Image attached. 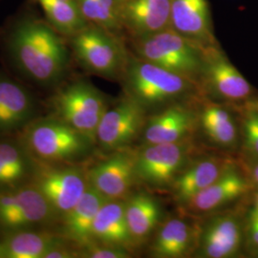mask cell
<instances>
[{
  "label": "cell",
  "mask_w": 258,
  "mask_h": 258,
  "mask_svg": "<svg viewBox=\"0 0 258 258\" xmlns=\"http://www.w3.org/2000/svg\"><path fill=\"white\" fill-rule=\"evenodd\" d=\"M120 19L133 39L171 28V0H127L120 4Z\"/></svg>",
  "instance_id": "obj_16"
},
{
  "label": "cell",
  "mask_w": 258,
  "mask_h": 258,
  "mask_svg": "<svg viewBox=\"0 0 258 258\" xmlns=\"http://www.w3.org/2000/svg\"><path fill=\"white\" fill-rule=\"evenodd\" d=\"M199 126L213 144L231 148L237 143L238 130L229 109L216 102L206 103L199 111Z\"/></svg>",
  "instance_id": "obj_26"
},
{
  "label": "cell",
  "mask_w": 258,
  "mask_h": 258,
  "mask_svg": "<svg viewBox=\"0 0 258 258\" xmlns=\"http://www.w3.org/2000/svg\"><path fill=\"white\" fill-rule=\"evenodd\" d=\"M198 126L199 112L186 102H174L147 119L143 140L145 145L183 142L188 140Z\"/></svg>",
  "instance_id": "obj_14"
},
{
  "label": "cell",
  "mask_w": 258,
  "mask_h": 258,
  "mask_svg": "<svg viewBox=\"0 0 258 258\" xmlns=\"http://www.w3.org/2000/svg\"><path fill=\"white\" fill-rule=\"evenodd\" d=\"M250 185V182L231 166L218 180L182 207L191 214L214 212L247 194Z\"/></svg>",
  "instance_id": "obj_20"
},
{
  "label": "cell",
  "mask_w": 258,
  "mask_h": 258,
  "mask_svg": "<svg viewBox=\"0 0 258 258\" xmlns=\"http://www.w3.org/2000/svg\"><path fill=\"white\" fill-rule=\"evenodd\" d=\"M249 239L254 253L258 252V212L254 209L250 212L249 219Z\"/></svg>",
  "instance_id": "obj_31"
},
{
  "label": "cell",
  "mask_w": 258,
  "mask_h": 258,
  "mask_svg": "<svg viewBox=\"0 0 258 258\" xmlns=\"http://www.w3.org/2000/svg\"><path fill=\"white\" fill-rule=\"evenodd\" d=\"M19 135L42 164L80 165L96 147L91 139L50 114L37 118Z\"/></svg>",
  "instance_id": "obj_3"
},
{
  "label": "cell",
  "mask_w": 258,
  "mask_h": 258,
  "mask_svg": "<svg viewBox=\"0 0 258 258\" xmlns=\"http://www.w3.org/2000/svg\"><path fill=\"white\" fill-rule=\"evenodd\" d=\"M199 86L201 94L226 102H246L252 93L251 85L218 44L206 47Z\"/></svg>",
  "instance_id": "obj_12"
},
{
  "label": "cell",
  "mask_w": 258,
  "mask_h": 258,
  "mask_svg": "<svg viewBox=\"0 0 258 258\" xmlns=\"http://www.w3.org/2000/svg\"><path fill=\"white\" fill-rule=\"evenodd\" d=\"M106 199L90 185L74 208L62 216L56 227L65 238L79 249L94 242L93 225Z\"/></svg>",
  "instance_id": "obj_21"
},
{
  "label": "cell",
  "mask_w": 258,
  "mask_h": 258,
  "mask_svg": "<svg viewBox=\"0 0 258 258\" xmlns=\"http://www.w3.org/2000/svg\"><path fill=\"white\" fill-rule=\"evenodd\" d=\"M88 23L117 35L122 29L119 0H77Z\"/></svg>",
  "instance_id": "obj_28"
},
{
  "label": "cell",
  "mask_w": 258,
  "mask_h": 258,
  "mask_svg": "<svg viewBox=\"0 0 258 258\" xmlns=\"http://www.w3.org/2000/svg\"><path fill=\"white\" fill-rule=\"evenodd\" d=\"M66 240L56 229H30L6 234L0 242L3 258H44Z\"/></svg>",
  "instance_id": "obj_22"
},
{
  "label": "cell",
  "mask_w": 258,
  "mask_h": 258,
  "mask_svg": "<svg viewBox=\"0 0 258 258\" xmlns=\"http://www.w3.org/2000/svg\"><path fill=\"white\" fill-rule=\"evenodd\" d=\"M231 166L229 160L219 156L204 157L189 162L170 186L173 199L183 206L218 180Z\"/></svg>",
  "instance_id": "obj_18"
},
{
  "label": "cell",
  "mask_w": 258,
  "mask_h": 258,
  "mask_svg": "<svg viewBox=\"0 0 258 258\" xmlns=\"http://www.w3.org/2000/svg\"><path fill=\"white\" fill-rule=\"evenodd\" d=\"M59 219L34 184L0 192V236L30 229H56Z\"/></svg>",
  "instance_id": "obj_7"
},
{
  "label": "cell",
  "mask_w": 258,
  "mask_h": 258,
  "mask_svg": "<svg viewBox=\"0 0 258 258\" xmlns=\"http://www.w3.org/2000/svg\"><path fill=\"white\" fill-rule=\"evenodd\" d=\"M119 1H120V4H121V3H123V2H125V1H127V0H119Z\"/></svg>",
  "instance_id": "obj_36"
},
{
  "label": "cell",
  "mask_w": 258,
  "mask_h": 258,
  "mask_svg": "<svg viewBox=\"0 0 258 258\" xmlns=\"http://www.w3.org/2000/svg\"><path fill=\"white\" fill-rule=\"evenodd\" d=\"M243 149L253 161L258 160V111L246 107L242 120Z\"/></svg>",
  "instance_id": "obj_29"
},
{
  "label": "cell",
  "mask_w": 258,
  "mask_h": 258,
  "mask_svg": "<svg viewBox=\"0 0 258 258\" xmlns=\"http://www.w3.org/2000/svg\"><path fill=\"white\" fill-rule=\"evenodd\" d=\"M133 43L140 58L181 75L199 85L206 47L184 37L172 28L133 39Z\"/></svg>",
  "instance_id": "obj_4"
},
{
  "label": "cell",
  "mask_w": 258,
  "mask_h": 258,
  "mask_svg": "<svg viewBox=\"0 0 258 258\" xmlns=\"http://www.w3.org/2000/svg\"><path fill=\"white\" fill-rule=\"evenodd\" d=\"M255 254H258V252H257V253H255ZM257 256H258V255H257Z\"/></svg>",
  "instance_id": "obj_37"
},
{
  "label": "cell",
  "mask_w": 258,
  "mask_h": 258,
  "mask_svg": "<svg viewBox=\"0 0 258 258\" xmlns=\"http://www.w3.org/2000/svg\"><path fill=\"white\" fill-rule=\"evenodd\" d=\"M245 107L258 111V99H253V100H249V99L248 101H246Z\"/></svg>",
  "instance_id": "obj_33"
},
{
  "label": "cell",
  "mask_w": 258,
  "mask_h": 258,
  "mask_svg": "<svg viewBox=\"0 0 258 258\" xmlns=\"http://www.w3.org/2000/svg\"><path fill=\"white\" fill-rule=\"evenodd\" d=\"M0 258H3V251H2V246H1V242H0Z\"/></svg>",
  "instance_id": "obj_35"
},
{
  "label": "cell",
  "mask_w": 258,
  "mask_h": 258,
  "mask_svg": "<svg viewBox=\"0 0 258 258\" xmlns=\"http://www.w3.org/2000/svg\"><path fill=\"white\" fill-rule=\"evenodd\" d=\"M137 150L126 148L86 167L88 184L106 200H124L138 183L136 174Z\"/></svg>",
  "instance_id": "obj_10"
},
{
  "label": "cell",
  "mask_w": 258,
  "mask_h": 258,
  "mask_svg": "<svg viewBox=\"0 0 258 258\" xmlns=\"http://www.w3.org/2000/svg\"><path fill=\"white\" fill-rule=\"evenodd\" d=\"M132 252L128 249L92 242L86 247L80 249V257L83 258H128Z\"/></svg>",
  "instance_id": "obj_30"
},
{
  "label": "cell",
  "mask_w": 258,
  "mask_h": 258,
  "mask_svg": "<svg viewBox=\"0 0 258 258\" xmlns=\"http://www.w3.org/2000/svg\"><path fill=\"white\" fill-rule=\"evenodd\" d=\"M191 145L188 140L146 145L137 151L136 174L138 183L152 189L170 187L184 166L189 163Z\"/></svg>",
  "instance_id": "obj_8"
},
{
  "label": "cell",
  "mask_w": 258,
  "mask_h": 258,
  "mask_svg": "<svg viewBox=\"0 0 258 258\" xmlns=\"http://www.w3.org/2000/svg\"><path fill=\"white\" fill-rule=\"evenodd\" d=\"M249 182L251 184H255L258 186V160L254 161L253 166L249 170Z\"/></svg>",
  "instance_id": "obj_32"
},
{
  "label": "cell",
  "mask_w": 258,
  "mask_h": 258,
  "mask_svg": "<svg viewBox=\"0 0 258 258\" xmlns=\"http://www.w3.org/2000/svg\"><path fill=\"white\" fill-rule=\"evenodd\" d=\"M40 112L39 102L26 86L0 73V135L20 134Z\"/></svg>",
  "instance_id": "obj_13"
},
{
  "label": "cell",
  "mask_w": 258,
  "mask_h": 258,
  "mask_svg": "<svg viewBox=\"0 0 258 258\" xmlns=\"http://www.w3.org/2000/svg\"><path fill=\"white\" fill-rule=\"evenodd\" d=\"M93 239L105 245L136 249L129 232L124 212V200H106L98 212L93 225Z\"/></svg>",
  "instance_id": "obj_23"
},
{
  "label": "cell",
  "mask_w": 258,
  "mask_h": 258,
  "mask_svg": "<svg viewBox=\"0 0 258 258\" xmlns=\"http://www.w3.org/2000/svg\"><path fill=\"white\" fill-rule=\"evenodd\" d=\"M124 212L129 232L135 246L144 244L155 231L161 219V207L147 192L130 194L124 199Z\"/></svg>",
  "instance_id": "obj_25"
},
{
  "label": "cell",
  "mask_w": 258,
  "mask_h": 258,
  "mask_svg": "<svg viewBox=\"0 0 258 258\" xmlns=\"http://www.w3.org/2000/svg\"><path fill=\"white\" fill-rule=\"evenodd\" d=\"M199 231L180 218L167 219L158 229L150 248L153 257L181 258L197 247Z\"/></svg>",
  "instance_id": "obj_24"
},
{
  "label": "cell",
  "mask_w": 258,
  "mask_h": 258,
  "mask_svg": "<svg viewBox=\"0 0 258 258\" xmlns=\"http://www.w3.org/2000/svg\"><path fill=\"white\" fill-rule=\"evenodd\" d=\"M49 104L50 115L63 120L95 143L99 123L110 105L100 90L85 81L61 84Z\"/></svg>",
  "instance_id": "obj_5"
},
{
  "label": "cell",
  "mask_w": 258,
  "mask_h": 258,
  "mask_svg": "<svg viewBox=\"0 0 258 258\" xmlns=\"http://www.w3.org/2000/svg\"><path fill=\"white\" fill-rule=\"evenodd\" d=\"M39 165L19 134L0 135V192L33 184Z\"/></svg>",
  "instance_id": "obj_15"
},
{
  "label": "cell",
  "mask_w": 258,
  "mask_h": 258,
  "mask_svg": "<svg viewBox=\"0 0 258 258\" xmlns=\"http://www.w3.org/2000/svg\"><path fill=\"white\" fill-rule=\"evenodd\" d=\"M121 80L125 96L138 102L146 110L166 107L200 95L199 85L181 75L129 55Z\"/></svg>",
  "instance_id": "obj_2"
},
{
  "label": "cell",
  "mask_w": 258,
  "mask_h": 258,
  "mask_svg": "<svg viewBox=\"0 0 258 258\" xmlns=\"http://www.w3.org/2000/svg\"><path fill=\"white\" fill-rule=\"evenodd\" d=\"M76 59L84 70L107 80L122 78L129 55L117 35L88 24L71 37Z\"/></svg>",
  "instance_id": "obj_6"
},
{
  "label": "cell",
  "mask_w": 258,
  "mask_h": 258,
  "mask_svg": "<svg viewBox=\"0 0 258 258\" xmlns=\"http://www.w3.org/2000/svg\"><path fill=\"white\" fill-rule=\"evenodd\" d=\"M171 28L203 46L218 44L208 0H171Z\"/></svg>",
  "instance_id": "obj_17"
},
{
  "label": "cell",
  "mask_w": 258,
  "mask_h": 258,
  "mask_svg": "<svg viewBox=\"0 0 258 258\" xmlns=\"http://www.w3.org/2000/svg\"><path fill=\"white\" fill-rule=\"evenodd\" d=\"M49 22L26 18L6 37L10 62L24 80L45 89H56L67 74L70 55L64 39Z\"/></svg>",
  "instance_id": "obj_1"
},
{
  "label": "cell",
  "mask_w": 258,
  "mask_h": 258,
  "mask_svg": "<svg viewBox=\"0 0 258 258\" xmlns=\"http://www.w3.org/2000/svg\"><path fill=\"white\" fill-rule=\"evenodd\" d=\"M33 184L59 220L74 208L89 186L85 166L65 164L40 163Z\"/></svg>",
  "instance_id": "obj_9"
},
{
  "label": "cell",
  "mask_w": 258,
  "mask_h": 258,
  "mask_svg": "<svg viewBox=\"0 0 258 258\" xmlns=\"http://www.w3.org/2000/svg\"><path fill=\"white\" fill-rule=\"evenodd\" d=\"M242 242V229L237 217L221 214L212 218L199 232L198 256L228 258L238 252Z\"/></svg>",
  "instance_id": "obj_19"
},
{
  "label": "cell",
  "mask_w": 258,
  "mask_h": 258,
  "mask_svg": "<svg viewBox=\"0 0 258 258\" xmlns=\"http://www.w3.org/2000/svg\"><path fill=\"white\" fill-rule=\"evenodd\" d=\"M146 121L147 110L124 95L104 112L96 132V146L106 153L129 148L143 133Z\"/></svg>",
  "instance_id": "obj_11"
},
{
  "label": "cell",
  "mask_w": 258,
  "mask_h": 258,
  "mask_svg": "<svg viewBox=\"0 0 258 258\" xmlns=\"http://www.w3.org/2000/svg\"><path fill=\"white\" fill-rule=\"evenodd\" d=\"M48 22L62 36L72 37L88 25L77 0H37Z\"/></svg>",
  "instance_id": "obj_27"
},
{
  "label": "cell",
  "mask_w": 258,
  "mask_h": 258,
  "mask_svg": "<svg viewBox=\"0 0 258 258\" xmlns=\"http://www.w3.org/2000/svg\"><path fill=\"white\" fill-rule=\"evenodd\" d=\"M254 210L258 212V194H256V197H255V206H254Z\"/></svg>",
  "instance_id": "obj_34"
}]
</instances>
